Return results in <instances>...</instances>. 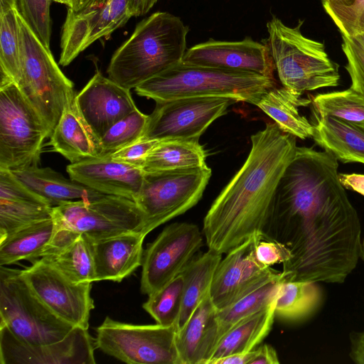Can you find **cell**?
Returning <instances> with one entry per match:
<instances>
[{"mask_svg":"<svg viewBox=\"0 0 364 364\" xmlns=\"http://www.w3.org/2000/svg\"><path fill=\"white\" fill-rule=\"evenodd\" d=\"M296 139L275 122L251 136L244 164L203 219L208 249L227 253L255 235L265 236L277 185L296 151Z\"/></svg>","mask_w":364,"mask_h":364,"instance_id":"obj_1","label":"cell"},{"mask_svg":"<svg viewBox=\"0 0 364 364\" xmlns=\"http://www.w3.org/2000/svg\"><path fill=\"white\" fill-rule=\"evenodd\" d=\"M189 31L181 18L158 11L143 19L112 55L108 77L131 90L181 63Z\"/></svg>","mask_w":364,"mask_h":364,"instance_id":"obj_2","label":"cell"},{"mask_svg":"<svg viewBox=\"0 0 364 364\" xmlns=\"http://www.w3.org/2000/svg\"><path fill=\"white\" fill-rule=\"evenodd\" d=\"M277 86L274 78L257 73L195 65L181 62L134 88L157 101L200 96L228 97L256 105Z\"/></svg>","mask_w":364,"mask_h":364,"instance_id":"obj_3","label":"cell"},{"mask_svg":"<svg viewBox=\"0 0 364 364\" xmlns=\"http://www.w3.org/2000/svg\"><path fill=\"white\" fill-rule=\"evenodd\" d=\"M303 23L299 20L289 27L276 16L267 23L266 44L282 86L301 94L338 86V65L330 59L323 43L302 34Z\"/></svg>","mask_w":364,"mask_h":364,"instance_id":"obj_4","label":"cell"},{"mask_svg":"<svg viewBox=\"0 0 364 364\" xmlns=\"http://www.w3.org/2000/svg\"><path fill=\"white\" fill-rule=\"evenodd\" d=\"M17 18L21 53V79L17 85L52 134L65 107L76 96L74 85L19 11Z\"/></svg>","mask_w":364,"mask_h":364,"instance_id":"obj_5","label":"cell"},{"mask_svg":"<svg viewBox=\"0 0 364 364\" xmlns=\"http://www.w3.org/2000/svg\"><path fill=\"white\" fill-rule=\"evenodd\" d=\"M0 325L30 344L64 339L75 328L57 316L34 293L21 269L0 266Z\"/></svg>","mask_w":364,"mask_h":364,"instance_id":"obj_6","label":"cell"},{"mask_svg":"<svg viewBox=\"0 0 364 364\" xmlns=\"http://www.w3.org/2000/svg\"><path fill=\"white\" fill-rule=\"evenodd\" d=\"M0 79V168L13 171L38 164L50 132L18 85Z\"/></svg>","mask_w":364,"mask_h":364,"instance_id":"obj_7","label":"cell"},{"mask_svg":"<svg viewBox=\"0 0 364 364\" xmlns=\"http://www.w3.org/2000/svg\"><path fill=\"white\" fill-rule=\"evenodd\" d=\"M210 176L211 170L208 166L145 172L134 200L143 215L140 232L146 235L196 205L202 198Z\"/></svg>","mask_w":364,"mask_h":364,"instance_id":"obj_8","label":"cell"},{"mask_svg":"<svg viewBox=\"0 0 364 364\" xmlns=\"http://www.w3.org/2000/svg\"><path fill=\"white\" fill-rule=\"evenodd\" d=\"M176 326L136 325L107 316L96 329L95 343L105 353L129 364H181Z\"/></svg>","mask_w":364,"mask_h":364,"instance_id":"obj_9","label":"cell"},{"mask_svg":"<svg viewBox=\"0 0 364 364\" xmlns=\"http://www.w3.org/2000/svg\"><path fill=\"white\" fill-rule=\"evenodd\" d=\"M55 225L96 242L140 231L143 215L134 200L104 195L92 200L63 203L53 209Z\"/></svg>","mask_w":364,"mask_h":364,"instance_id":"obj_10","label":"cell"},{"mask_svg":"<svg viewBox=\"0 0 364 364\" xmlns=\"http://www.w3.org/2000/svg\"><path fill=\"white\" fill-rule=\"evenodd\" d=\"M237 102L235 98L220 96L157 101L141 138L198 141L210 124Z\"/></svg>","mask_w":364,"mask_h":364,"instance_id":"obj_11","label":"cell"},{"mask_svg":"<svg viewBox=\"0 0 364 364\" xmlns=\"http://www.w3.org/2000/svg\"><path fill=\"white\" fill-rule=\"evenodd\" d=\"M203 244L198 225L186 222L165 227L144 251L140 289L148 296L178 276Z\"/></svg>","mask_w":364,"mask_h":364,"instance_id":"obj_12","label":"cell"},{"mask_svg":"<svg viewBox=\"0 0 364 364\" xmlns=\"http://www.w3.org/2000/svg\"><path fill=\"white\" fill-rule=\"evenodd\" d=\"M36 296L59 318L76 327L88 329L92 282L75 283L39 259L21 270Z\"/></svg>","mask_w":364,"mask_h":364,"instance_id":"obj_13","label":"cell"},{"mask_svg":"<svg viewBox=\"0 0 364 364\" xmlns=\"http://www.w3.org/2000/svg\"><path fill=\"white\" fill-rule=\"evenodd\" d=\"M264 235L257 234L227 252L219 262L210 288L211 299L218 310L235 302L281 272L260 264L255 255V246Z\"/></svg>","mask_w":364,"mask_h":364,"instance_id":"obj_14","label":"cell"},{"mask_svg":"<svg viewBox=\"0 0 364 364\" xmlns=\"http://www.w3.org/2000/svg\"><path fill=\"white\" fill-rule=\"evenodd\" d=\"M95 338L87 329L76 326L63 340L30 344L0 325L1 364H95Z\"/></svg>","mask_w":364,"mask_h":364,"instance_id":"obj_15","label":"cell"},{"mask_svg":"<svg viewBox=\"0 0 364 364\" xmlns=\"http://www.w3.org/2000/svg\"><path fill=\"white\" fill-rule=\"evenodd\" d=\"M132 17L128 0H107L78 12L68 8L61 36L59 64L68 65L94 42L110 35Z\"/></svg>","mask_w":364,"mask_h":364,"instance_id":"obj_16","label":"cell"},{"mask_svg":"<svg viewBox=\"0 0 364 364\" xmlns=\"http://www.w3.org/2000/svg\"><path fill=\"white\" fill-rule=\"evenodd\" d=\"M182 62L274 78L275 67L268 46L248 37L239 41L209 39L187 49Z\"/></svg>","mask_w":364,"mask_h":364,"instance_id":"obj_17","label":"cell"},{"mask_svg":"<svg viewBox=\"0 0 364 364\" xmlns=\"http://www.w3.org/2000/svg\"><path fill=\"white\" fill-rule=\"evenodd\" d=\"M75 100L82 115L100 139L114 124L137 108L130 90L99 71Z\"/></svg>","mask_w":364,"mask_h":364,"instance_id":"obj_18","label":"cell"},{"mask_svg":"<svg viewBox=\"0 0 364 364\" xmlns=\"http://www.w3.org/2000/svg\"><path fill=\"white\" fill-rule=\"evenodd\" d=\"M66 171L70 178L96 191L133 200L145 173L141 168L114 160L110 155L70 164Z\"/></svg>","mask_w":364,"mask_h":364,"instance_id":"obj_19","label":"cell"},{"mask_svg":"<svg viewBox=\"0 0 364 364\" xmlns=\"http://www.w3.org/2000/svg\"><path fill=\"white\" fill-rule=\"evenodd\" d=\"M53 207L0 168V239L28 225L53 218Z\"/></svg>","mask_w":364,"mask_h":364,"instance_id":"obj_20","label":"cell"},{"mask_svg":"<svg viewBox=\"0 0 364 364\" xmlns=\"http://www.w3.org/2000/svg\"><path fill=\"white\" fill-rule=\"evenodd\" d=\"M40 259L75 283L95 282L92 242L55 224L53 236Z\"/></svg>","mask_w":364,"mask_h":364,"instance_id":"obj_21","label":"cell"},{"mask_svg":"<svg viewBox=\"0 0 364 364\" xmlns=\"http://www.w3.org/2000/svg\"><path fill=\"white\" fill-rule=\"evenodd\" d=\"M218 341V309L209 291L177 331L176 344L181 364H208Z\"/></svg>","mask_w":364,"mask_h":364,"instance_id":"obj_22","label":"cell"},{"mask_svg":"<svg viewBox=\"0 0 364 364\" xmlns=\"http://www.w3.org/2000/svg\"><path fill=\"white\" fill-rule=\"evenodd\" d=\"M145 237L136 231L92 242L95 282H120L141 266Z\"/></svg>","mask_w":364,"mask_h":364,"instance_id":"obj_23","label":"cell"},{"mask_svg":"<svg viewBox=\"0 0 364 364\" xmlns=\"http://www.w3.org/2000/svg\"><path fill=\"white\" fill-rule=\"evenodd\" d=\"M50 144L70 164L102 156L101 139L82 115L75 97L65 107Z\"/></svg>","mask_w":364,"mask_h":364,"instance_id":"obj_24","label":"cell"},{"mask_svg":"<svg viewBox=\"0 0 364 364\" xmlns=\"http://www.w3.org/2000/svg\"><path fill=\"white\" fill-rule=\"evenodd\" d=\"M14 176L30 190L47 200L52 207L63 203L92 200L105 194L66 178L49 167L38 164L11 171Z\"/></svg>","mask_w":364,"mask_h":364,"instance_id":"obj_25","label":"cell"},{"mask_svg":"<svg viewBox=\"0 0 364 364\" xmlns=\"http://www.w3.org/2000/svg\"><path fill=\"white\" fill-rule=\"evenodd\" d=\"M301 95L283 86H275L262 95L256 106L270 117L283 132L306 139L312 137L314 124L300 114L299 108L309 105L311 99L303 98Z\"/></svg>","mask_w":364,"mask_h":364,"instance_id":"obj_26","label":"cell"},{"mask_svg":"<svg viewBox=\"0 0 364 364\" xmlns=\"http://www.w3.org/2000/svg\"><path fill=\"white\" fill-rule=\"evenodd\" d=\"M314 141L343 163L364 164V129L342 119L317 118L314 124Z\"/></svg>","mask_w":364,"mask_h":364,"instance_id":"obj_27","label":"cell"},{"mask_svg":"<svg viewBox=\"0 0 364 364\" xmlns=\"http://www.w3.org/2000/svg\"><path fill=\"white\" fill-rule=\"evenodd\" d=\"M277 299L267 307L242 319L229 329L220 338L208 364L230 354L254 350L272 329L276 316Z\"/></svg>","mask_w":364,"mask_h":364,"instance_id":"obj_28","label":"cell"},{"mask_svg":"<svg viewBox=\"0 0 364 364\" xmlns=\"http://www.w3.org/2000/svg\"><path fill=\"white\" fill-rule=\"evenodd\" d=\"M220 252L208 249L195 257L183 269L182 305L176 323L177 331L182 328L199 303L210 291L215 271L222 259Z\"/></svg>","mask_w":364,"mask_h":364,"instance_id":"obj_29","label":"cell"},{"mask_svg":"<svg viewBox=\"0 0 364 364\" xmlns=\"http://www.w3.org/2000/svg\"><path fill=\"white\" fill-rule=\"evenodd\" d=\"M55 231L52 218L37 222L0 239V266L21 259L36 261L50 242Z\"/></svg>","mask_w":364,"mask_h":364,"instance_id":"obj_30","label":"cell"},{"mask_svg":"<svg viewBox=\"0 0 364 364\" xmlns=\"http://www.w3.org/2000/svg\"><path fill=\"white\" fill-rule=\"evenodd\" d=\"M205 151L198 141H160L147 155L141 168L148 173L205 167Z\"/></svg>","mask_w":364,"mask_h":364,"instance_id":"obj_31","label":"cell"},{"mask_svg":"<svg viewBox=\"0 0 364 364\" xmlns=\"http://www.w3.org/2000/svg\"><path fill=\"white\" fill-rule=\"evenodd\" d=\"M282 282V275L269 280L230 306L218 310L219 340L242 319L267 307L278 296Z\"/></svg>","mask_w":364,"mask_h":364,"instance_id":"obj_32","label":"cell"},{"mask_svg":"<svg viewBox=\"0 0 364 364\" xmlns=\"http://www.w3.org/2000/svg\"><path fill=\"white\" fill-rule=\"evenodd\" d=\"M321 291L317 282H282L276 301L275 316L295 321L311 314L318 306Z\"/></svg>","mask_w":364,"mask_h":364,"instance_id":"obj_33","label":"cell"},{"mask_svg":"<svg viewBox=\"0 0 364 364\" xmlns=\"http://www.w3.org/2000/svg\"><path fill=\"white\" fill-rule=\"evenodd\" d=\"M311 104L316 118L337 117L364 129V95L351 87L318 94Z\"/></svg>","mask_w":364,"mask_h":364,"instance_id":"obj_34","label":"cell"},{"mask_svg":"<svg viewBox=\"0 0 364 364\" xmlns=\"http://www.w3.org/2000/svg\"><path fill=\"white\" fill-rule=\"evenodd\" d=\"M183 287V277L179 274L149 295L148 299L142 305L143 309L156 323L164 326H176L182 305Z\"/></svg>","mask_w":364,"mask_h":364,"instance_id":"obj_35","label":"cell"},{"mask_svg":"<svg viewBox=\"0 0 364 364\" xmlns=\"http://www.w3.org/2000/svg\"><path fill=\"white\" fill-rule=\"evenodd\" d=\"M0 14V76L18 83L21 79V53L17 12Z\"/></svg>","mask_w":364,"mask_h":364,"instance_id":"obj_36","label":"cell"},{"mask_svg":"<svg viewBox=\"0 0 364 364\" xmlns=\"http://www.w3.org/2000/svg\"><path fill=\"white\" fill-rule=\"evenodd\" d=\"M149 115L138 108L114 124L102 136V156L114 151L139 139L146 127Z\"/></svg>","mask_w":364,"mask_h":364,"instance_id":"obj_37","label":"cell"},{"mask_svg":"<svg viewBox=\"0 0 364 364\" xmlns=\"http://www.w3.org/2000/svg\"><path fill=\"white\" fill-rule=\"evenodd\" d=\"M322 4L342 36L352 38L364 34V0H351L346 4Z\"/></svg>","mask_w":364,"mask_h":364,"instance_id":"obj_38","label":"cell"},{"mask_svg":"<svg viewBox=\"0 0 364 364\" xmlns=\"http://www.w3.org/2000/svg\"><path fill=\"white\" fill-rule=\"evenodd\" d=\"M51 0H19L18 11L41 42L50 48Z\"/></svg>","mask_w":364,"mask_h":364,"instance_id":"obj_39","label":"cell"},{"mask_svg":"<svg viewBox=\"0 0 364 364\" xmlns=\"http://www.w3.org/2000/svg\"><path fill=\"white\" fill-rule=\"evenodd\" d=\"M342 50L346 57L345 68L351 80L350 87L364 95V46L355 38L342 36Z\"/></svg>","mask_w":364,"mask_h":364,"instance_id":"obj_40","label":"cell"},{"mask_svg":"<svg viewBox=\"0 0 364 364\" xmlns=\"http://www.w3.org/2000/svg\"><path fill=\"white\" fill-rule=\"evenodd\" d=\"M255 255L257 262L266 267H271L275 264H283L291 257L290 250L284 244L265 236L258 240Z\"/></svg>","mask_w":364,"mask_h":364,"instance_id":"obj_41","label":"cell"},{"mask_svg":"<svg viewBox=\"0 0 364 364\" xmlns=\"http://www.w3.org/2000/svg\"><path fill=\"white\" fill-rule=\"evenodd\" d=\"M159 141L154 139L140 138L114 151L110 156L114 160L141 168L146 157Z\"/></svg>","mask_w":364,"mask_h":364,"instance_id":"obj_42","label":"cell"},{"mask_svg":"<svg viewBox=\"0 0 364 364\" xmlns=\"http://www.w3.org/2000/svg\"><path fill=\"white\" fill-rule=\"evenodd\" d=\"M350 357L357 364H364V331L350 334Z\"/></svg>","mask_w":364,"mask_h":364,"instance_id":"obj_43","label":"cell"},{"mask_svg":"<svg viewBox=\"0 0 364 364\" xmlns=\"http://www.w3.org/2000/svg\"><path fill=\"white\" fill-rule=\"evenodd\" d=\"M256 353L250 364H279L276 350L269 344H264L255 349Z\"/></svg>","mask_w":364,"mask_h":364,"instance_id":"obj_44","label":"cell"},{"mask_svg":"<svg viewBox=\"0 0 364 364\" xmlns=\"http://www.w3.org/2000/svg\"><path fill=\"white\" fill-rule=\"evenodd\" d=\"M338 178L345 188L364 196V174L339 173Z\"/></svg>","mask_w":364,"mask_h":364,"instance_id":"obj_45","label":"cell"},{"mask_svg":"<svg viewBox=\"0 0 364 364\" xmlns=\"http://www.w3.org/2000/svg\"><path fill=\"white\" fill-rule=\"evenodd\" d=\"M255 353L254 349L246 353L230 354L215 360L211 364H250Z\"/></svg>","mask_w":364,"mask_h":364,"instance_id":"obj_46","label":"cell"},{"mask_svg":"<svg viewBox=\"0 0 364 364\" xmlns=\"http://www.w3.org/2000/svg\"><path fill=\"white\" fill-rule=\"evenodd\" d=\"M133 17L147 14L159 0H128Z\"/></svg>","mask_w":364,"mask_h":364,"instance_id":"obj_47","label":"cell"},{"mask_svg":"<svg viewBox=\"0 0 364 364\" xmlns=\"http://www.w3.org/2000/svg\"><path fill=\"white\" fill-rule=\"evenodd\" d=\"M105 1H107V0H77L74 6L69 9L75 12H78L100 5Z\"/></svg>","mask_w":364,"mask_h":364,"instance_id":"obj_48","label":"cell"},{"mask_svg":"<svg viewBox=\"0 0 364 364\" xmlns=\"http://www.w3.org/2000/svg\"><path fill=\"white\" fill-rule=\"evenodd\" d=\"M19 0H0V14L18 10Z\"/></svg>","mask_w":364,"mask_h":364,"instance_id":"obj_49","label":"cell"},{"mask_svg":"<svg viewBox=\"0 0 364 364\" xmlns=\"http://www.w3.org/2000/svg\"><path fill=\"white\" fill-rule=\"evenodd\" d=\"M321 1H326L330 2L333 4H346L351 1V0H321Z\"/></svg>","mask_w":364,"mask_h":364,"instance_id":"obj_50","label":"cell"},{"mask_svg":"<svg viewBox=\"0 0 364 364\" xmlns=\"http://www.w3.org/2000/svg\"><path fill=\"white\" fill-rule=\"evenodd\" d=\"M55 2H58L60 4H63L66 5L68 7H71V0H51Z\"/></svg>","mask_w":364,"mask_h":364,"instance_id":"obj_51","label":"cell"},{"mask_svg":"<svg viewBox=\"0 0 364 364\" xmlns=\"http://www.w3.org/2000/svg\"><path fill=\"white\" fill-rule=\"evenodd\" d=\"M364 46V34L354 36Z\"/></svg>","mask_w":364,"mask_h":364,"instance_id":"obj_52","label":"cell"},{"mask_svg":"<svg viewBox=\"0 0 364 364\" xmlns=\"http://www.w3.org/2000/svg\"><path fill=\"white\" fill-rule=\"evenodd\" d=\"M360 258L364 261V240H362Z\"/></svg>","mask_w":364,"mask_h":364,"instance_id":"obj_53","label":"cell"},{"mask_svg":"<svg viewBox=\"0 0 364 364\" xmlns=\"http://www.w3.org/2000/svg\"><path fill=\"white\" fill-rule=\"evenodd\" d=\"M77 0H71V7H68V8H73L74 6V5L75 4V3L77 2Z\"/></svg>","mask_w":364,"mask_h":364,"instance_id":"obj_54","label":"cell"}]
</instances>
